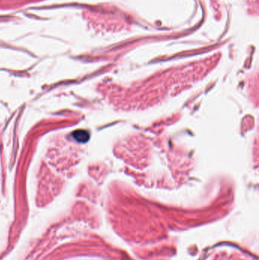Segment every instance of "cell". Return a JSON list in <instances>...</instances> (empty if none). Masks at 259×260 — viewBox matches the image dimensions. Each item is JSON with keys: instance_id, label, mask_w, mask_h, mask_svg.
Instances as JSON below:
<instances>
[{"instance_id": "obj_1", "label": "cell", "mask_w": 259, "mask_h": 260, "mask_svg": "<svg viewBox=\"0 0 259 260\" xmlns=\"http://www.w3.org/2000/svg\"><path fill=\"white\" fill-rule=\"evenodd\" d=\"M74 139L79 143H85L90 139V133L84 129H77L72 133Z\"/></svg>"}]
</instances>
